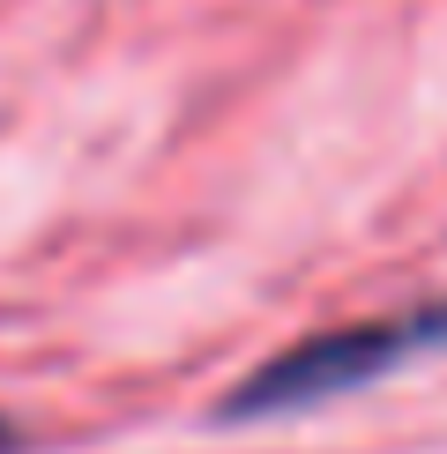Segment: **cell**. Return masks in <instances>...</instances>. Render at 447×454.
Instances as JSON below:
<instances>
[{
    "label": "cell",
    "instance_id": "obj_2",
    "mask_svg": "<svg viewBox=\"0 0 447 454\" xmlns=\"http://www.w3.org/2000/svg\"><path fill=\"white\" fill-rule=\"evenodd\" d=\"M15 447H23V425H15L8 410H0V454H15Z\"/></svg>",
    "mask_w": 447,
    "mask_h": 454
},
{
    "label": "cell",
    "instance_id": "obj_1",
    "mask_svg": "<svg viewBox=\"0 0 447 454\" xmlns=\"http://www.w3.org/2000/svg\"><path fill=\"white\" fill-rule=\"evenodd\" d=\"M447 350V298H425V306H396V313H365V320H335L321 335H298L276 357L224 395V418L231 425H276V418H306V410H328L343 395H365L380 380L410 372L418 357Z\"/></svg>",
    "mask_w": 447,
    "mask_h": 454
}]
</instances>
